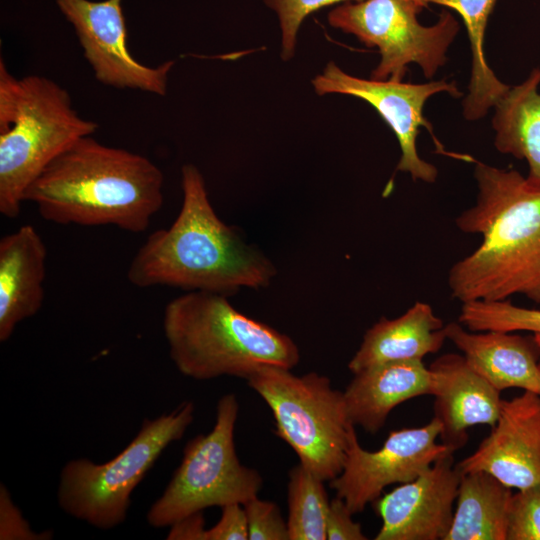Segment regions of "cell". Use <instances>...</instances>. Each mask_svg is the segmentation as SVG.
Masks as SVG:
<instances>
[{"label":"cell","mask_w":540,"mask_h":540,"mask_svg":"<svg viewBox=\"0 0 540 540\" xmlns=\"http://www.w3.org/2000/svg\"><path fill=\"white\" fill-rule=\"evenodd\" d=\"M475 204L456 218L481 244L448 274L452 296L502 301L523 295L540 304V185L513 169L476 161Z\"/></svg>","instance_id":"1"},{"label":"cell","mask_w":540,"mask_h":540,"mask_svg":"<svg viewBox=\"0 0 540 540\" xmlns=\"http://www.w3.org/2000/svg\"><path fill=\"white\" fill-rule=\"evenodd\" d=\"M181 185L176 219L147 237L129 264L128 281L139 288L168 286L226 296L243 287L269 286L277 273L274 264L217 216L196 166L182 167Z\"/></svg>","instance_id":"2"},{"label":"cell","mask_w":540,"mask_h":540,"mask_svg":"<svg viewBox=\"0 0 540 540\" xmlns=\"http://www.w3.org/2000/svg\"><path fill=\"white\" fill-rule=\"evenodd\" d=\"M162 171L148 158L91 136L73 143L29 185L24 202L60 225L141 233L163 204Z\"/></svg>","instance_id":"3"},{"label":"cell","mask_w":540,"mask_h":540,"mask_svg":"<svg viewBox=\"0 0 540 540\" xmlns=\"http://www.w3.org/2000/svg\"><path fill=\"white\" fill-rule=\"evenodd\" d=\"M162 328L175 367L195 380L246 379L262 365L292 369L300 360L288 335L244 315L219 293L189 291L172 299Z\"/></svg>","instance_id":"4"},{"label":"cell","mask_w":540,"mask_h":540,"mask_svg":"<svg viewBox=\"0 0 540 540\" xmlns=\"http://www.w3.org/2000/svg\"><path fill=\"white\" fill-rule=\"evenodd\" d=\"M98 128L73 108L67 90L39 75L16 78L0 60V213L20 214L24 194L42 170Z\"/></svg>","instance_id":"5"},{"label":"cell","mask_w":540,"mask_h":540,"mask_svg":"<svg viewBox=\"0 0 540 540\" xmlns=\"http://www.w3.org/2000/svg\"><path fill=\"white\" fill-rule=\"evenodd\" d=\"M275 365H262L248 385L270 407L275 434L297 454L300 463L323 481H331L345 464L350 427L344 393L316 372L295 375Z\"/></svg>","instance_id":"6"},{"label":"cell","mask_w":540,"mask_h":540,"mask_svg":"<svg viewBox=\"0 0 540 540\" xmlns=\"http://www.w3.org/2000/svg\"><path fill=\"white\" fill-rule=\"evenodd\" d=\"M194 417L190 401L169 414L145 419L137 435L108 462L71 460L60 472L57 499L70 516L108 530L127 517L130 496L168 445L181 439Z\"/></svg>","instance_id":"7"},{"label":"cell","mask_w":540,"mask_h":540,"mask_svg":"<svg viewBox=\"0 0 540 540\" xmlns=\"http://www.w3.org/2000/svg\"><path fill=\"white\" fill-rule=\"evenodd\" d=\"M238 412L239 404L234 394L219 399L213 429L186 444L180 465L147 512L149 525L170 527L208 507L243 505L258 496L262 476L257 470L244 466L235 450L234 429Z\"/></svg>","instance_id":"8"},{"label":"cell","mask_w":540,"mask_h":540,"mask_svg":"<svg viewBox=\"0 0 540 540\" xmlns=\"http://www.w3.org/2000/svg\"><path fill=\"white\" fill-rule=\"evenodd\" d=\"M427 5L423 0L347 1L330 11L328 22L378 49L381 58L370 78L402 81L411 63L432 78L447 61L459 23L443 11L434 25H421L417 16Z\"/></svg>","instance_id":"9"},{"label":"cell","mask_w":540,"mask_h":540,"mask_svg":"<svg viewBox=\"0 0 540 540\" xmlns=\"http://www.w3.org/2000/svg\"><path fill=\"white\" fill-rule=\"evenodd\" d=\"M318 95L343 94L369 103L394 132L401 150L396 170L409 173L414 181L435 182L438 176L436 167L423 160L417 151L419 128L424 127L433 137L440 153L443 146L433 133L431 123L424 117L426 101L433 95L447 92L458 98L462 92L455 82L446 80L423 84L404 83L397 80H374L352 76L330 61L323 71L312 80Z\"/></svg>","instance_id":"10"},{"label":"cell","mask_w":540,"mask_h":540,"mask_svg":"<svg viewBox=\"0 0 540 540\" xmlns=\"http://www.w3.org/2000/svg\"><path fill=\"white\" fill-rule=\"evenodd\" d=\"M441 430V423L433 417L422 427L391 431L380 449L367 451L351 425L344 467L329 481L330 487L353 515L363 512L387 486L410 482L438 459L454 453L443 443H437Z\"/></svg>","instance_id":"11"},{"label":"cell","mask_w":540,"mask_h":540,"mask_svg":"<svg viewBox=\"0 0 540 540\" xmlns=\"http://www.w3.org/2000/svg\"><path fill=\"white\" fill-rule=\"evenodd\" d=\"M122 0H56L77 34L83 54L101 83L164 96L174 61L157 67L137 61L127 47Z\"/></svg>","instance_id":"12"},{"label":"cell","mask_w":540,"mask_h":540,"mask_svg":"<svg viewBox=\"0 0 540 540\" xmlns=\"http://www.w3.org/2000/svg\"><path fill=\"white\" fill-rule=\"evenodd\" d=\"M454 453L438 459L416 479L372 502L382 526L375 540H444L454 515L461 472Z\"/></svg>","instance_id":"13"},{"label":"cell","mask_w":540,"mask_h":540,"mask_svg":"<svg viewBox=\"0 0 540 540\" xmlns=\"http://www.w3.org/2000/svg\"><path fill=\"white\" fill-rule=\"evenodd\" d=\"M456 465L461 474L484 471L511 489L540 485V395L502 400L491 433Z\"/></svg>","instance_id":"14"},{"label":"cell","mask_w":540,"mask_h":540,"mask_svg":"<svg viewBox=\"0 0 540 540\" xmlns=\"http://www.w3.org/2000/svg\"><path fill=\"white\" fill-rule=\"evenodd\" d=\"M431 395L434 396V417L441 423V443L452 451L468 441L467 430L476 425H489L498 420L500 391L474 371L465 357L448 353L430 366Z\"/></svg>","instance_id":"15"},{"label":"cell","mask_w":540,"mask_h":540,"mask_svg":"<svg viewBox=\"0 0 540 540\" xmlns=\"http://www.w3.org/2000/svg\"><path fill=\"white\" fill-rule=\"evenodd\" d=\"M445 332L470 367L498 391L521 388L540 395V349L534 337L470 331L459 322L447 324Z\"/></svg>","instance_id":"16"},{"label":"cell","mask_w":540,"mask_h":540,"mask_svg":"<svg viewBox=\"0 0 540 540\" xmlns=\"http://www.w3.org/2000/svg\"><path fill=\"white\" fill-rule=\"evenodd\" d=\"M47 248L37 230L22 225L0 240V341L38 313L45 290Z\"/></svg>","instance_id":"17"},{"label":"cell","mask_w":540,"mask_h":540,"mask_svg":"<svg viewBox=\"0 0 540 540\" xmlns=\"http://www.w3.org/2000/svg\"><path fill=\"white\" fill-rule=\"evenodd\" d=\"M343 393L349 421L375 434L396 406L431 395V373L423 361L379 364L354 373Z\"/></svg>","instance_id":"18"},{"label":"cell","mask_w":540,"mask_h":540,"mask_svg":"<svg viewBox=\"0 0 540 540\" xmlns=\"http://www.w3.org/2000/svg\"><path fill=\"white\" fill-rule=\"evenodd\" d=\"M446 339L445 325L432 307L416 302L401 316L382 317L370 327L348 368L354 374L389 362L422 361L438 352Z\"/></svg>","instance_id":"19"},{"label":"cell","mask_w":540,"mask_h":540,"mask_svg":"<svg viewBox=\"0 0 540 540\" xmlns=\"http://www.w3.org/2000/svg\"><path fill=\"white\" fill-rule=\"evenodd\" d=\"M539 85L540 68H534L521 84L510 87L494 106L492 127L496 149L526 160L527 178L540 185Z\"/></svg>","instance_id":"20"},{"label":"cell","mask_w":540,"mask_h":540,"mask_svg":"<svg viewBox=\"0 0 540 540\" xmlns=\"http://www.w3.org/2000/svg\"><path fill=\"white\" fill-rule=\"evenodd\" d=\"M511 488L484 471L461 474L444 540H507Z\"/></svg>","instance_id":"21"},{"label":"cell","mask_w":540,"mask_h":540,"mask_svg":"<svg viewBox=\"0 0 540 540\" xmlns=\"http://www.w3.org/2000/svg\"><path fill=\"white\" fill-rule=\"evenodd\" d=\"M423 1L453 9L463 19L472 55L468 93L462 102L463 116L470 121L483 118L510 88L496 77L484 55L485 30L496 0Z\"/></svg>","instance_id":"22"},{"label":"cell","mask_w":540,"mask_h":540,"mask_svg":"<svg viewBox=\"0 0 540 540\" xmlns=\"http://www.w3.org/2000/svg\"><path fill=\"white\" fill-rule=\"evenodd\" d=\"M324 482L300 462L289 471V540H327L330 501Z\"/></svg>","instance_id":"23"},{"label":"cell","mask_w":540,"mask_h":540,"mask_svg":"<svg viewBox=\"0 0 540 540\" xmlns=\"http://www.w3.org/2000/svg\"><path fill=\"white\" fill-rule=\"evenodd\" d=\"M459 323L470 331H528L540 334V310L516 306L507 300L462 303Z\"/></svg>","instance_id":"24"},{"label":"cell","mask_w":540,"mask_h":540,"mask_svg":"<svg viewBox=\"0 0 540 540\" xmlns=\"http://www.w3.org/2000/svg\"><path fill=\"white\" fill-rule=\"evenodd\" d=\"M347 1L362 0H263L278 16L281 29V58L284 61L293 58L297 33L306 16L320 8Z\"/></svg>","instance_id":"25"},{"label":"cell","mask_w":540,"mask_h":540,"mask_svg":"<svg viewBox=\"0 0 540 540\" xmlns=\"http://www.w3.org/2000/svg\"><path fill=\"white\" fill-rule=\"evenodd\" d=\"M507 540H540V485L512 495Z\"/></svg>","instance_id":"26"},{"label":"cell","mask_w":540,"mask_h":540,"mask_svg":"<svg viewBox=\"0 0 540 540\" xmlns=\"http://www.w3.org/2000/svg\"><path fill=\"white\" fill-rule=\"evenodd\" d=\"M249 540H289L287 521L279 506L254 497L243 504Z\"/></svg>","instance_id":"27"},{"label":"cell","mask_w":540,"mask_h":540,"mask_svg":"<svg viewBox=\"0 0 540 540\" xmlns=\"http://www.w3.org/2000/svg\"><path fill=\"white\" fill-rule=\"evenodd\" d=\"M49 531L36 533L15 506L7 488L0 486V539L1 540H43L50 539Z\"/></svg>","instance_id":"28"},{"label":"cell","mask_w":540,"mask_h":540,"mask_svg":"<svg viewBox=\"0 0 540 540\" xmlns=\"http://www.w3.org/2000/svg\"><path fill=\"white\" fill-rule=\"evenodd\" d=\"M345 501L337 496L330 501L327 515V540H366L361 524L352 519Z\"/></svg>","instance_id":"29"},{"label":"cell","mask_w":540,"mask_h":540,"mask_svg":"<svg viewBox=\"0 0 540 540\" xmlns=\"http://www.w3.org/2000/svg\"><path fill=\"white\" fill-rule=\"evenodd\" d=\"M242 506L232 503L221 507L219 521L207 529V540H249L247 518Z\"/></svg>","instance_id":"30"},{"label":"cell","mask_w":540,"mask_h":540,"mask_svg":"<svg viewBox=\"0 0 540 540\" xmlns=\"http://www.w3.org/2000/svg\"><path fill=\"white\" fill-rule=\"evenodd\" d=\"M168 540H207L202 512L191 514L170 526Z\"/></svg>","instance_id":"31"},{"label":"cell","mask_w":540,"mask_h":540,"mask_svg":"<svg viewBox=\"0 0 540 540\" xmlns=\"http://www.w3.org/2000/svg\"><path fill=\"white\" fill-rule=\"evenodd\" d=\"M533 337H534V340H535L536 344L538 345V347L540 349V334H534ZM539 367H540V358H539Z\"/></svg>","instance_id":"32"}]
</instances>
